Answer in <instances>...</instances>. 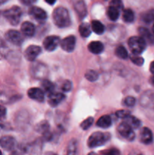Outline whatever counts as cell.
<instances>
[{
  "instance_id": "cell-1",
  "label": "cell",
  "mask_w": 154,
  "mask_h": 155,
  "mask_svg": "<svg viewBox=\"0 0 154 155\" xmlns=\"http://www.w3.org/2000/svg\"><path fill=\"white\" fill-rule=\"evenodd\" d=\"M54 24L60 28H64L70 24V17L67 9L63 7L55 8L52 14Z\"/></svg>"
},
{
  "instance_id": "cell-2",
  "label": "cell",
  "mask_w": 154,
  "mask_h": 155,
  "mask_svg": "<svg viewBox=\"0 0 154 155\" xmlns=\"http://www.w3.org/2000/svg\"><path fill=\"white\" fill-rule=\"evenodd\" d=\"M110 139V135L109 133L96 132L89 136L88 139V146L91 148L102 146Z\"/></svg>"
},
{
  "instance_id": "cell-3",
  "label": "cell",
  "mask_w": 154,
  "mask_h": 155,
  "mask_svg": "<svg viewBox=\"0 0 154 155\" xmlns=\"http://www.w3.org/2000/svg\"><path fill=\"white\" fill-rule=\"evenodd\" d=\"M128 46L134 54H140L145 50L146 42L141 36H131L128 39Z\"/></svg>"
},
{
  "instance_id": "cell-4",
  "label": "cell",
  "mask_w": 154,
  "mask_h": 155,
  "mask_svg": "<svg viewBox=\"0 0 154 155\" xmlns=\"http://www.w3.org/2000/svg\"><path fill=\"white\" fill-rule=\"evenodd\" d=\"M4 17L11 25L16 26L20 23L22 16V11L18 6H13L4 12Z\"/></svg>"
},
{
  "instance_id": "cell-5",
  "label": "cell",
  "mask_w": 154,
  "mask_h": 155,
  "mask_svg": "<svg viewBox=\"0 0 154 155\" xmlns=\"http://www.w3.org/2000/svg\"><path fill=\"white\" fill-rule=\"evenodd\" d=\"M118 132H119V135L127 139L128 141H133L134 137H135V134H134V131H133V128H131L126 122H122L119 124L118 127Z\"/></svg>"
},
{
  "instance_id": "cell-6",
  "label": "cell",
  "mask_w": 154,
  "mask_h": 155,
  "mask_svg": "<svg viewBox=\"0 0 154 155\" xmlns=\"http://www.w3.org/2000/svg\"><path fill=\"white\" fill-rule=\"evenodd\" d=\"M5 38L8 42L15 45H21L24 42V38L20 32L14 30H11L6 33Z\"/></svg>"
},
{
  "instance_id": "cell-7",
  "label": "cell",
  "mask_w": 154,
  "mask_h": 155,
  "mask_svg": "<svg viewBox=\"0 0 154 155\" xmlns=\"http://www.w3.org/2000/svg\"><path fill=\"white\" fill-rule=\"evenodd\" d=\"M60 43V39L57 36H47L43 41L44 48L48 51H52L55 50Z\"/></svg>"
},
{
  "instance_id": "cell-8",
  "label": "cell",
  "mask_w": 154,
  "mask_h": 155,
  "mask_svg": "<svg viewBox=\"0 0 154 155\" xmlns=\"http://www.w3.org/2000/svg\"><path fill=\"white\" fill-rule=\"evenodd\" d=\"M75 42H76V39L75 36H69L62 39L60 44L62 49L67 52H72L75 47Z\"/></svg>"
},
{
  "instance_id": "cell-9",
  "label": "cell",
  "mask_w": 154,
  "mask_h": 155,
  "mask_svg": "<svg viewBox=\"0 0 154 155\" xmlns=\"http://www.w3.org/2000/svg\"><path fill=\"white\" fill-rule=\"evenodd\" d=\"M42 49L38 45H30L27 49L25 50L24 52V56L27 58V60L30 61H33L40 54Z\"/></svg>"
},
{
  "instance_id": "cell-10",
  "label": "cell",
  "mask_w": 154,
  "mask_h": 155,
  "mask_svg": "<svg viewBox=\"0 0 154 155\" xmlns=\"http://www.w3.org/2000/svg\"><path fill=\"white\" fill-rule=\"evenodd\" d=\"M0 145L5 151H12L16 146V140L12 136H3L0 139Z\"/></svg>"
},
{
  "instance_id": "cell-11",
  "label": "cell",
  "mask_w": 154,
  "mask_h": 155,
  "mask_svg": "<svg viewBox=\"0 0 154 155\" xmlns=\"http://www.w3.org/2000/svg\"><path fill=\"white\" fill-rule=\"evenodd\" d=\"M27 94L31 99L36 100L39 102H42L44 101V98H45L44 91L39 88H31L28 90Z\"/></svg>"
},
{
  "instance_id": "cell-12",
  "label": "cell",
  "mask_w": 154,
  "mask_h": 155,
  "mask_svg": "<svg viewBox=\"0 0 154 155\" xmlns=\"http://www.w3.org/2000/svg\"><path fill=\"white\" fill-rule=\"evenodd\" d=\"M65 98V95L59 92H51L48 94V101L51 107H56Z\"/></svg>"
},
{
  "instance_id": "cell-13",
  "label": "cell",
  "mask_w": 154,
  "mask_h": 155,
  "mask_svg": "<svg viewBox=\"0 0 154 155\" xmlns=\"http://www.w3.org/2000/svg\"><path fill=\"white\" fill-rule=\"evenodd\" d=\"M30 14L35 19L39 21H44L47 19L46 12L41 8L36 7V6L30 8Z\"/></svg>"
},
{
  "instance_id": "cell-14",
  "label": "cell",
  "mask_w": 154,
  "mask_h": 155,
  "mask_svg": "<svg viewBox=\"0 0 154 155\" xmlns=\"http://www.w3.org/2000/svg\"><path fill=\"white\" fill-rule=\"evenodd\" d=\"M140 142L143 144H145V145H149V144L152 143L153 136H152V133L151 130L147 127L142 128L140 133Z\"/></svg>"
},
{
  "instance_id": "cell-15",
  "label": "cell",
  "mask_w": 154,
  "mask_h": 155,
  "mask_svg": "<svg viewBox=\"0 0 154 155\" xmlns=\"http://www.w3.org/2000/svg\"><path fill=\"white\" fill-rule=\"evenodd\" d=\"M21 29L23 34L26 36H28V37L33 36L35 33V30H36L34 24H32L31 22H29V21H25V22L23 23Z\"/></svg>"
},
{
  "instance_id": "cell-16",
  "label": "cell",
  "mask_w": 154,
  "mask_h": 155,
  "mask_svg": "<svg viewBox=\"0 0 154 155\" xmlns=\"http://www.w3.org/2000/svg\"><path fill=\"white\" fill-rule=\"evenodd\" d=\"M138 32L140 36L143 38V39L146 42L150 45H154V34H152L148 29L144 28V27H140Z\"/></svg>"
},
{
  "instance_id": "cell-17",
  "label": "cell",
  "mask_w": 154,
  "mask_h": 155,
  "mask_svg": "<svg viewBox=\"0 0 154 155\" xmlns=\"http://www.w3.org/2000/svg\"><path fill=\"white\" fill-rule=\"evenodd\" d=\"M88 48L91 52L95 54H101L104 51V45L102 42H99V41H93V42H90Z\"/></svg>"
},
{
  "instance_id": "cell-18",
  "label": "cell",
  "mask_w": 154,
  "mask_h": 155,
  "mask_svg": "<svg viewBox=\"0 0 154 155\" xmlns=\"http://www.w3.org/2000/svg\"><path fill=\"white\" fill-rule=\"evenodd\" d=\"M112 125V119L109 115H104L101 117L97 121V126L101 128L107 129Z\"/></svg>"
},
{
  "instance_id": "cell-19",
  "label": "cell",
  "mask_w": 154,
  "mask_h": 155,
  "mask_svg": "<svg viewBox=\"0 0 154 155\" xmlns=\"http://www.w3.org/2000/svg\"><path fill=\"white\" fill-rule=\"evenodd\" d=\"M124 121L126 122L131 128L133 129H137L140 127L141 125V122H140V120H138L137 118H136L135 117L131 116V114L128 115L125 118H124Z\"/></svg>"
},
{
  "instance_id": "cell-20",
  "label": "cell",
  "mask_w": 154,
  "mask_h": 155,
  "mask_svg": "<svg viewBox=\"0 0 154 155\" xmlns=\"http://www.w3.org/2000/svg\"><path fill=\"white\" fill-rule=\"evenodd\" d=\"M119 13H120V10L114 6L110 5L107 8V16L113 21H117L119 17Z\"/></svg>"
},
{
  "instance_id": "cell-21",
  "label": "cell",
  "mask_w": 154,
  "mask_h": 155,
  "mask_svg": "<svg viewBox=\"0 0 154 155\" xmlns=\"http://www.w3.org/2000/svg\"><path fill=\"white\" fill-rule=\"evenodd\" d=\"M79 31L80 35L82 37H88L91 33V27H90L88 24L82 23L79 27Z\"/></svg>"
},
{
  "instance_id": "cell-22",
  "label": "cell",
  "mask_w": 154,
  "mask_h": 155,
  "mask_svg": "<svg viewBox=\"0 0 154 155\" xmlns=\"http://www.w3.org/2000/svg\"><path fill=\"white\" fill-rule=\"evenodd\" d=\"M91 30L95 32V33L98 35H101L104 33L105 27H104V24L99 21H93L91 22Z\"/></svg>"
},
{
  "instance_id": "cell-23",
  "label": "cell",
  "mask_w": 154,
  "mask_h": 155,
  "mask_svg": "<svg viewBox=\"0 0 154 155\" xmlns=\"http://www.w3.org/2000/svg\"><path fill=\"white\" fill-rule=\"evenodd\" d=\"M42 87L43 89V91L45 92H46L47 94H50L51 92H54V83H51V81L48 80H44L42 81Z\"/></svg>"
},
{
  "instance_id": "cell-24",
  "label": "cell",
  "mask_w": 154,
  "mask_h": 155,
  "mask_svg": "<svg viewBox=\"0 0 154 155\" xmlns=\"http://www.w3.org/2000/svg\"><path fill=\"white\" fill-rule=\"evenodd\" d=\"M122 19L126 23H131L134 20V14L131 9H125L122 13Z\"/></svg>"
},
{
  "instance_id": "cell-25",
  "label": "cell",
  "mask_w": 154,
  "mask_h": 155,
  "mask_svg": "<svg viewBox=\"0 0 154 155\" xmlns=\"http://www.w3.org/2000/svg\"><path fill=\"white\" fill-rule=\"evenodd\" d=\"M75 8L77 13H78V15H79L81 18H84V17L85 16L87 11H86L85 5V3L83 2H78L75 4Z\"/></svg>"
},
{
  "instance_id": "cell-26",
  "label": "cell",
  "mask_w": 154,
  "mask_h": 155,
  "mask_svg": "<svg viewBox=\"0 0 154 155\" xmlns=\"http://www.w3.org/2000/svg\"><path fill=\"white\" fill-rule=\"evenodd\" d=\"M115 53H116V56L121 59H126L128 56V51L125 49V47L122 46V45L117 46V48L115 50Z\"/></svg>"
},
{
  "instance_id": "cell-27",
  "label": "cell",
  "mask_w": 154,
  "mask_h": 155,
  "mask_svg": "<svg viewBox=\"0 0 154 155\" xmlns=\"http://www.w3.org/2000/svg\"><path fill=\"white\" fill-rule=\"evenodd\" d=\"M142 19L145 23L150 24L154 21V10H149L145 12L142 16Z\"/></svg>"
},
{
  "instance_id": "cell-28",
  "label": "cell",
  "mask_w": 154,
  "mask_h": 155,
  "mask_svg": "<svg viewBox=\"0 0 154 155\" xmlns=\"http://www.w3.org/2000/svg\"><path fill=\"white\" fill-rule=\"evenodd\" d=\"M48 129H49V124L47 121H42L39 124H37L36 127V130H37V132L42 133H48Z\"/></svg>"
},
{
  "instance_id": "cell-29",
  "label": "cell",
  "mask_w": 154,
  "mask_h": 155,
  "mask_svg": "<svg viewBox=\"0 0 154 155\" xmlns=\"http://www.w3.org/2000/svg\"><path fill=\"white\" fill-rule=\"evenodd\" d=\"M98 77H99V75H98V73L95 71H92V70L88 71L85 73V78L91 82L96 81L98 79Z\"/></svg>"
},
{
  "instance_id": "cell-30",
  "label": "cell",
  "mask_w": 154,
  "mask_h": 155,
  "mask_svg": "<svg viewBox=\"0 0 154 155\" xmlns=\"http://www.w3.org/2000/svg\"><path fill=\"white\" fill-rule=\"evenodd\" d=\"M77 151V142L75 140H72L69 142V145H68L67 154H76Z\"/></svg>"
},
{
  "instance_id": "cell-31",
  "label": "cell",
  "mask_w": 154,
  "mask_h": 155,
  "mask_svg": "<svg viewBox=\"0 0 154 155\" xmlns=\"http://www.w3.org/2000/svg\"><path fill=\"white\" fill-rule=\"evenodd\" d=\"M94 123V118L93 117H88L87 119L85 120L80 125V127H81L82 130H87L88 129L90 128L91 127V125Z\"/></svg>"
},
{
  "instance_id": "cell-32",
  "label": "cell",
  "mask_w": 154,
  "mask_h": 155,
  "mask_svg": "<svg viewBox=\"0 0 154 155\" xmlns=\"http://www.w3.org/2000/svg\"><path fill=\"white\" fill-rule=\"evenodd\" d=\"M131 61L134 64L137 65V66H141L144 62L143 58L138 56V54H134L131 56Z\"/></svg>"
},
{
  "instance_id": "cell-33",
  "label": "cell",
  "mask_w": 154,
  "mask_h": 155,
  "mask_svg": "<svg viewBox=\"0 0 154 155\" xmlns=\"http://www.w3.org/2000/svg\"><path fill=\"white\" fill-rule=\"evenodd\" d=\"M124 104L127 107H133L135 104L136 100L134 97L132 96H127L123 101Z\"/></svg>"
},
{
  "instance_id": "cell-34",
  "label": "cell",
  "mask_w": 154,
  "mask_h": 155,
  "mask_svg": "<svg viewBox=\"0 0 154 155\" xmlns=\"http://www.w3.org/2000/svg\"><path fill=\"white\" fill-rule=\"evenodd\" d=\"M72 89V82L69 80H66L62 86V90L63 92H69Z\"/></svg>"
},
{
  "instance_id": "cell-35",
  "label": "cell",
  "mask_w": 154,
  "mask_h": 155,
  "mask_svg": "<svg viewBox=\"0 0 154 155\" xmlns=\"http://www.w3.org/2000/svg\"><path fill=\"white\" fill-rule=\"evenodd\" d=\"M110 5L114 6V7L117 8L119 10H122V8H123V5L121 0H112L110 3Z\"/></svg>"
},
{
  "instance_id": "cell-36",
  "label": "cell",
  "mask_w": 154,
  "mask_h": 155,
  "mask_svg": "<svg viewBox=\"0 0 154 155\" xmlns=\"http://www.w3.org/2000/svg\"><path fill=\"white\" fill-rule=\"evenodd\" d=\"M116 116L119 118H122V119H124V118L126 117L128 115L130 114L129 111L128 110H118L117 112L116 113Z\"/></svg>"
},
{
  "instance_id": "cell-37",
  "label": "cell",
  "mask_w": 154,
  "mask_h": 155,
  "mask_svg": "<svg viewBox=\"0 0 154 155\" xmlns=\"http://www.w3.org/2000/svg\"><path fill=\"white\" fill-rule=\"evenodd\" d=\"M6 114H7L6 108L4 107V106H2L0 104V121L2 120L3 119H5V118Z\"/></svg>"
},
{
  "instance_id": "cell-38",
  "label": "cell",
  "mask_w": 154,
  "mask_h": 155,
  "mask_svg": "<svg viewBox=\"0 0 154 155\" xmlns=\"http://www.w3.org/2000/svg\"><path fill=\"white\" fill-rule=\"evenodd\" d=\"M23 4L27 5H29L33 4L35 2H36V0H20Z\"/></svg>"
},
{
  "instance_id": "cell-39",
  "label": "cell",
  "mask_w": 154,
  "mask_h": 155,
  "mask_svg": "<svg viewBox=\"0 0 154 155\" xmlns=\"http://www.w3.org/2000/svg\"><path fill=\"white\" fill-rule=\"evenodd\" d=\"M107 154L110 155H116V154H119V151L116 149H111L110 151H109Z\"/></svg>"
},
{
  "instance_id": "cell-40",
  "label": "cell",
  "mask_w": 154,
  "mask_h": 155,
  "mask_svg": "<svg viewBox=\"0 0 154 155\" xmlns=\"http://www.w3.org/2000/svg\"><path fill=\"white\" fill-rule=\"evenodd\" d=\"M149 71L154 75V61H152L150 64V66H149Z\"/></svg>"
},
{
  "instance_id": "cell-41",
  "label": "cell",
  "mask_w": 154,
  "mask_h": 155,
  "mask_svg": "<svg viewBox=\"0 0 154 155\" xmlns=\"http://www.w3.org/2000/svg\"><path fill=\"white\" fill-rule=\"evenodd\" d=\"M45 2H46L47 3H48L49 5H53L55 3L56 0H45Z\"/></svg>"
},
{
  "instance_id": "cell-42",
  "label": "cell",
  "mask_w": 154,
  "mask_h": 155,
  "mask_svg": "<svg viewBox=\"0 0 154 155\" xmlns=\"http://www.w3.org/2000/svg\"><path fill=\"white\" fill-rule=\"evenodd\" d=\"M150 83L152 86H154V75L150 78Z\"/></svg>"
},
{
  "instance_id": "cell-43",
  "label": "cell",
  "mask_w": 154,
  "mask_h": 155,
  "mask_svg": "<svg viewBox=\"0 0 154 155\" xmlns=\"http://www.w3.org/2000/svg\"><path fill=\"white\" fill-rule=\"evenodd\" d=\"M7 1H8V0H0V5L4 4V3H5Z\"/></svg>"
},
{
  "instance_id": "cell-44",
  "label": "cell",
  "mask_w": 154,
  "mask_h": 155,
  "mask_svg": "<svg viewBox=\"0 0 154 155\" xmlns=\"http://www.w3.org/2000/svg\"><path fill=\"white\" fill-rule=\"evenodd\" d=\"M152 33L154 34V24H153V26H152Z\"/></svg>"
},
{
  "instance_id": "cell-45",
  "label": "cell",
  "mask_w": 154,
  "mask_h": 155,
  "mask_svg": "<svg viewBox=\"0 0 154 155\" xmlns=\"http://www.w3.org/2000/svg\"><path fill=\"white\" fill-rule=\"evenodd\" d=\"M1 154H2V151H0V155H1Z\"/></svg>"
}]
</instances>
